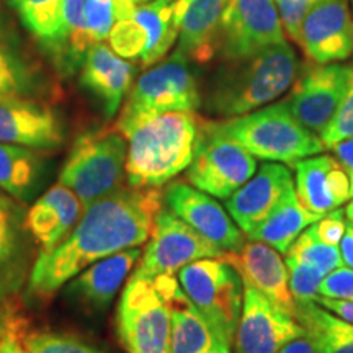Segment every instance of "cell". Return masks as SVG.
Listing matches in <instances>:
<instances>
[{
	"label": "cell",
	"instance_id": "cell-48",
	"mask_svg": "<svg viewBox=\"0 0 353 353\" xmlns=\"http://www.w3.org/2000/svg\"><path fill=\"white\" fill-rule=\"evenodd\" d=\"M347 221H348V224H350L352 229H353V218H347Z\"/></svg>",
	"mask_w": 353,
	"mask_h": 353
},
{
	"label": "cell",
	"instance_id": "cell-33",
	"mask_svg": "<svg viewBox=\"0 0 353 353\" xmlns=\"http://www.w3.org/2000/svg\"><path fill=\"white\" fill-rule=\"evenodd\" d=\"M30 353H103L76 335L61 332H34L25 337Z\"/></svg>",
	"mask_w": 353,
	"mask_h": 353
},
{
	"label": "cell",
	"instance_id": "cell-39",
	"mask_svg": "<svg viewBox=\"0 0 353 353\" xmlns=\"http://www.w3.org/2000/svg\"><path fill=\"white\" fill-rule=\"evenodd\" d=\"M314 301L321 304L322 307H325L327 311L334 312L335 316L342 317L347 322L353 324V301H345V299H332V298H324L317 296Z\"/></svg>",
	"mask_w": 353,
	"mask_h": 353
},
{
	"label": "cell",
	"instance_id": "cell-34",
	"mask_svg": "<svg viewBox=\"0 0 353 353\" xmlns=\"http://www.w3.org/2000/svg\"><path fill=\"white\" fill-rule=\"evenodd\" d=\"M285 263L286 268H288L290 291L293 294L294 301H314L319 296V286L325 273L314 267V265L298 262V260L290 257H286Z\"/></svg>",
	"mask_w": 353,
	"mask_h": 353
},
{
	"label": "cell",
	"instance_id": "cell-28",
	"mask_svg": "<svg viewBox=\"0 0 353 353\" xmlns=\"http://www.w3.org/2000/svg\"><path fill=\"white\" fill-rule=\"evenodd\" d=\"M321 218L322 216L311 213L299 201L293 185L285 193V196L281 198V201L275 206V210L247 237L252 241L265 242L280 254L286 255L291 244L298 239L299 234Z\"/></svg>",
	"mask_w": 353,
	"mask_h": 353
},
{
	"label": "cell",
	"instance_id": "cell-46",
	"mask_svg": "<svg viewBox=\"0 0 353 353\" xmlns=\"http://www.w3.org/2000/svg\"><path fill=\"white\" fill-rule=\"evenodd\" d=\"M125 2L131 3V6H139V3H145V2H151V0H125Z\"/></svg>",
	"mask_w": 353,
	"mask_h": 353
},
{
	"label": "cell",
	"instance_id": "cell-21",
	"mask_svg": "<svg viewBox=\"0 0 353 353\" xmlns=\"http://www.w3.org/2000/svg\"><path fill=\"white\" fill-rule=\"evenodd\" d=\"M221 259L231 263L242 280L249 281L272 303L293 317L296 316V301L288 283V268L278 250L265 242L245 241L241 249L223 252Z\"/></svg>",
	"mask_w": 353,
	"mask_h": 353
},
{
	"label": "cell",
	"instance_id": "cell-27",
	"mask_svg": "<svg viewBox=\"0 0 353 353\" xmlns=\"http://www.w3.org/2000/svg\"><path fill=\"white\" fill-rule=\"evenodd\" d=\"M46 159L37 149L0 143V192L26 203L41 190Z\"/></svg>",
	"mask_w": 353,
	"mask_h": 353
},
{
	"label": "cell",
	"instance_id": "cell-42",
	"mask_svg": "<svg viewBox=\"0 0 353 353\" xmlns=\"http://www.w3.org/2000/svg\"><path fill=\"white\" fill-rule=\"evenodd\" d=\"M341 255L343 263H345L348 268H353V229L350 224H348V221L345 234H343L341 241Z\"/></svg>",
	"mask_w": 353,
	"mask_h": 353
},
{
	"label": "cell",
	"instance_id": "cell-47",
	"mask_svg": "<svg viewBox=\"0 0 353 353\" xmlns=\"http://www.w3.org/2000/svg\"><path fill=\"white\" fill-rule=\"evenodd\" d=\"M348 179H350V196L353 198V170L348 172Z\"/></svg>",
	"mask_w": 353,
	"mask_h": 353
},
{
	"label": "cell",
	"instance_id": "cell-14",
	"mask_svg": "<svg viewBox=\"0 0 353 353\" xmlns=\"http://www.w3.org/2000/svg\"><path fill=\"white\" fill-rule=\"evenodd\" d=\"M244 298L234 339V353H276L294 339L304 337L301 324L263 293L242 280Z\"/></svg>",
	"mask_w": 353,
	"mask_h": 353
},
{
	"label": "cell",
	"instance_id": "cell-26",
	"mask_svg": "<svg viewBox=\"0 0 353 353\" xmlns=\"http://www.w3.org/2000/svg\"><path fill=\"white\" fill-rule=\"evenodd\" d=\"M82 213L83 205L76 193L57 183L26 211L25 224L39 252L48 254L72 232Z\"/></svg>",
	"mask_w": 353,
	"mask_h": 353
},
{
	"label": "cell",
	"instance_id": "cell-4",
	"mask_svg": "<svg viewBox=\"0 0 353 353\" xmlns=\"http://www.w3.org/2000/svg\"><path fill=\"white\" fill-rule=\"evenodd\" d=\"M213 126L262 161L294 165L325 149L319 136L304 128L283 101L226 121H213Z\"/></svg>",
	"mask_w": 353,
	"mask_h": 353
},
{
	"label": "cell",
	"instance_id": "cell-45",
	"mask_svg": "<svg viewBox=\"0 0 353 353\" xmlns=\"http://www.w3.org/2000/svg\"><path fill=\"white\" fill-rule=\"evenodd\" d=\"M345 214H347V218H353V198L348 201V205L345 208Z\"/></svg>",
	"mask_w": 353,
	"mask_h": 353
},
{
	"label": "cell",
	"instance_id": "cell-50",
	"mask_svg": "<svg viewBox=\"0 0 353 353\" xmlns=\"http://www.w3.org/2000/svg\"><path fill=\"white\" fill-rule=\"evenodd\" d=\"M352 7H353V0H352Z\"/></svg>",
	"mask_w": 353,
	"mask_h": 353
},
{
	"label": "cell",
	"instance_id": "cell-15",
	"mask_svg": "<svg viewBox=\"0 0 353 353\" xmlns=\"http://www.w3.org/2000/svg\"><path fill=\"white\" fill-rule=\"evenodd\" d=\"M298 46L312 64L342 63L353 56L350 0H317L304 17Z\"/></svg>",
	"mask_w": 353,
	"mask_h": 353
},
{
	"label": "cell",
	"instance_id": "cell-22",
	"mask_svg": "<svg viewBox=\"0 0 353 353\" xmlns=\"http://www.w3.org/2000/svg\"><path fill=\"white\" fill-rule=\"evenodd\" d=\"M26 211L0 192V298L19 293L32 273V241L25 224Z\"/></svg>",
	"mask_w": 353,
	"mask_h": 353
},
{
	"label": "cell",
	"instance_id": "cell-19",
	"mask_svg": "<svg viewBox=\"0 0 353 353\" xmlns=\"http://www.w3.org/2000/svg\"><path fill=\"white\" fill-rule=\"evenodd\" d=\"M229 0H175L174 20L179 26L175 52L190 63L205 65L219 54L223 13Z\"/></svg>",
	"mask_w": 353,
	"mask_h": 353
},
{
	"label": "cell",
	"instance_id": "cell-41",
	"mask_svg": "<svg viewBox=\"0 0 353 353\" xmlns=\"http://www.w3.org/2000/svg\"><path fill=\"white\" fill-rule=\"evenodd\" d=\"M335 154V159H337L339 162H341V165L345 169V172L353 170V138H348V139H343L341 143L334 144L332 148H330Z\"/></svg>",
	"mask_w": 353,
	"mask_h": 353
},
{
	"label": "cell",
	"instance_id": "cell-35",
	"mask_svg": "<svg viewBox=\"0 0 353 353\" xmlns=\"http://www.w3.org/2000/svg\"><path fill=\"white\" fill-rule=\"evenodd\" d=\"M319 138L327 149L343 139L353 138V77L337 113Z\"/></svg>",
	"mask_w": 353,
	"mask_h": 353
},
{
	"label": "cell",
	"instance_id": "cell-30",
	"mask_svg": "<svg viewBox=\"0 0 353 353\" xmlns=\"http://www.w3.org/2000/svg\"><path fill=\"white\" fill-rule=\"evenodd\" d=\"M10 6L25 28L46 50L59 28L64 0H10Z\"/></svg>",
	"mask_w": 353,
	"mask_h": 353
},
{
	"label": "cell",
	"instance_id": "cell-18",
	"mask_svg": "<svg viewBox=\"0 0 353 353\" xmlns=\"http://www.w3.org/2000/svg\"><path fill=\"white\" fill-rule=\"evenodd\" d=\"M64 141L54 110L26 95H0V143L54 151Z\"/></svg>",
	"mask_w": 353,
	"mask_h": 353
},
{
	"label": "cell",
	"instance_id": "cell-3",
	"mask_svg": "<svg viewBox=\"0 0 353 353\" xmlns=\"http://www.w3.org/2000/svg\"><path fill=\"white\" fill-rule=\"evenodd\" d=\"M201 120L193 112L149 118L126 136V182L159 188L188 169L195 157Z\"/></svg>",
	"mask_w": 353,
	"mask_h": 353
},
{
	"label": "cell",
	"instance_id": "cell-20",
	"mask_svg": "<svg viewBox=\"0 0 353 353\" xmlns=\"http://www.w3.org/2000/svg\"><path fill=\"white\" fill-rule=\"evenodd\" d=\"M293 174L281 162H267L226 200V210L245 236L255 231L293 187Z\"/></svg>",
	"mask_w": 353,
	"mask_h": 353
},
{
	"label": "cell",
	"instance_id": "cell-40",
	"mask_svg": "<svg viewBox=\"0 0 353 353\" xmlns=\"http://www.w3.org/2000/svg\"><path fill=\"white\" fill-rule=\"evenodd\" d=\"M0 353H30L25 347V339L21 341L15 325L0 339Z\"/></svg>",
	"mask_w": 353,
	"mask_h": 353
},
{
	"label": "cell",
	"instance_id": "cell-12",
	"mask_svg": "<svg viewBox=\"0 0 353 353\" xmlns=\"http://www.w3.org/2000/svg\"><path fill=\"white\" fill-rule=\"evenodd\" d=\"M353 64H314L293 83L283 103L304 128L321 136L350 87Z\"/></svg>",
	"mask_w": 353,
	"mask_h": 353
},
{
	"label": "cell",
	"instance_id": "cell-17",
	"mask_svg": "<svg viewBox=\"0 0 353 353\" xmlns=\"http://www.w3.org/2000/svg\"><path fill=\"white\" fill-rule=\"evenodd\" d=\"M170 307V353H234V345L190 301L179 278H151Z\"/></svg>",
	"mask_w": 353,
	"mask_h": 353
},
{
	"label": "cell",
	"instance_id": "cell-2",
	"mask_svg": "<svg viewBox=\"0 0 353 353\" xmlns=\"http://www.w3.org/2000/svg\"><path fill=\"white\" fill-rule=\"evenodd\" d=\"M298 54L288 41L241 59H229L216 74L208 97L211 112L236 118L280 99L299 77Z\"/></svg>",
	"mask_w": 353,
	"mask_h": 353
},
{
	"label": "cell",
	"instance_id": "cell-32",
	"mask_svg": "<svg viewBox=\"0 0 353 353\" xmlns=\"http://www.w3.org/2000/svg\"><path fill=\"white\" fill-rule=\"evenodd\" d=\"M286 257L298 260V262L314 265V267L324 272L325 275L343 265L339 247L319 241L309 228L304 229L298 236V239L291 244L288 252H286Z\"/></svg>",
	"mask_w": 353,
	"mask_h": 353
},
{
	"label": "cell",
	"instance_id": "cell-37",
	"mask_svg": "<svg viewBox=\"0 0 353 353\" xmlns=\"http://www.w3.org/2000/svg\"><path fill=\"white\" fill-rule=\"evenodd\" d=\"M309 229H311V232L314 234L319 241L330 245H339L347 229L345 210L335 208L332 211H329V213L322 216L319 221L311 224Z\"/></svg>",
	"mask_w": 353,
	"mask_h": 353
},
{
	"label": "cell",
	"instance_id": "cell-38",
	"mask_svg": "<svg viewBox=\"0 0 353 353\" xmlns=\"http://www.w3.org/2000/svg\"><path fill=\"white\" fill-rule=\"evenodd\" d=\"M319 296L353 301V268L339 267L322 278Z\"/></svg>",
	"mask_w": 353,
	"mask_h": 353
},
{
	"label": "cell",
	"instance_id": "cell-36",
	"mask_svg": "<svg viewBox=\"0 0 353 353\" xmlns=\"http://www.w3.org/2000/svg\"><path fill=\"white\" fill-rule=\"evenodd\" d=\"M273 2L276 6L285 33L288 34L290 39L298 43L299 28H301L304 17L307 15V12L317 0H273Z\"/></svg>",
	"mask_w": 353,
	"mask_h": 353
},
{
	"label": "cell",
	"instance_id": "cell-11",
	"mask_svg": "<svg viewBox=\"0 0 353 353\" xmlns=\"http://www.w3.org/2000/svg\"><path fill=\"white\" fill-rule=\"evenodd\" d=\"M224 250L190 228L185 221L162 206L154 231L145 245L143 260L132 275L154 278L176 275L185 265L201 259L221 257Z\"/></svg>",
	"mask_w": 353,
	"mask_h": 353
},
{
	"label": "cell",
	"instance_id": "cell-25",
	"mask_svg": "<svg viewBox=\"0 0 353 353\" xmlns=\"http://www.w3.org/2000/svg\"><path fill=\"white\" fill-rule=\"evenodd\" d=\"M141 255L139 247H132L92 263L65 283V296L88 311H103L112 304Z\"/></svg>",
	"mask_w": 353,
	"mask_h": 353
},
{
	"label": "cell",
	"instance_id": "cell-10",
	"mask_svg": "<svg viewBox=\"0 0 353 353\" xmlns=\"http://www.w3.org/2000/svg\"><path fill=\"white\" fill-rule=\"evenodd\" d=\"M179 38L174 20V2L151 0L132 8L118 20L108 34L110 48L126 61L152 65L164 59Z\"/></svg>",
	"mask_w": 353,
	"mask_h": 353
},
{
	"label": "cell",
	"instance_id": "cell-6",
	"mask_svg": "<svg viewBox=\"0 0 353 353\" xmlns=\"http://www.w3.org/2000/svg\"><path fill=\"white\" fill-rule=\"evenodd\" d=\"M126 152V138L117 128L85 132L74 143L57 180L76 193L85 210L121 187Z\"/></svg>",
	"mask_w": 353,
	"mask_h": 353
},
{
	"label": "cell",
	"instance_id": "cell-29",
	"mask_svg": "<svg viewBox=\"0 0 353 353\" xmlns=\"http://www.w3.org/2000/svg\"><path fill=\"white\" fill-rule=\"evenodd\" d=\"M296 321L317 353H353V324L316 301L296 303Z\"/></svg>",
	"mask_w": 353,
	"mask_h": 353
},
{
	"label": "cell",
	"instance_id": "cell-16",
	"mask_svg": "<svg viewBox=\"0 0 353 353\" xmlns=\"http://www.w3.org/2000/svg\"><path fill=\"white\" fill-rule=\"evenodd\" d=\"M162 201L167 210L224 252L241 249L245 242V234L237 228L228 210L223 208L214 196L193 185L182 180L169 183L162 193Z\"/></svg>",
	"mask_w": 353,
	"mask_h": 353
},
{
	"label": "cell",
	"instance_id": "cell-8",
	"mask_svg": "<svg viewBox=\"0 0 353 353\" xmlns=\"http://www.w3.org/2000/svg\"><path fill=\"white\" fill-rule=\"evenodd\" d=\"M170 307L151 278L131 275L117 309L118 341L128 353H170Z\"/></svg>",
	"mask_w": 353,
	"mask_h": 353
},
{
	"label": "cell",
	"instance_id": "cell-9",
	"mask_svg": "<svg viewBox=\"0 0 353 353\" xmlns=\"http://www.w3.org/2000/svg\"><path fill=\"white\" fill-rule=\"evenodd\" d=\"M185 172L190 185L228 200L257 172V157L216 131L213 121L201 120L195 157Z\"/></svg>",
	"mask_w": 353,
	"mask_h": 353
},
{
	"label": "cell",
	"instance_id": "cell-23",
	"mask_svg": "<svg viewBox=\"0 0 353 353\" xmlns=\"http://www.w3.org/2000/svg\"><path fill=\"white\" fill-rule=\"evenodd\" d=\"M293 169L296 195L311 213L324 216L352 200L350 179L335 157L316 154L298 161Z\"/></svg>",
	"mask_w": 353,
	"mask_h": 353
},
{
	"label": "cell",
	"instance_id": "cell-49",
	"mask_svg": "<svg viewBox=\"0 0 353 353\" xmlns=\"http://www.w3.org/2000/svg\"><path fill=\"white\" fill-rule=\"evenodd\" d=\"M164 2H169V3H172V2H175V0H164Z\"/></svg>",
	"mask_w": 353,
	"mask_h": 353
},
{
	"label": "cell",
	"instance_id": "cell-43",
	"mask_svg": "<svg viewBox=\"0 0 353 353\" xmlns=\"http://www.w3.org/2000/svg\"><path fill=\"white\" fill-rule=\"evenodd\" d=\"M276 353H317L312 347V343L306 337H299L286 343L283 348H280Z\"/></svg>",
	"mask_w": 353,
	"mask_h": 353
},
{
	"label": "cell",
	"instance_id": "cell-1",
	"mask_svg": "<svg viewBox=\"0 0 353 353\" xmlns=\"http://www.w3.org/2000/svg\"><path fill=\"white\" fill-rule=\"evenodd\" d=\"M162 193L152 187H120L92 203L65 239L33 263L28 291L48 298L92 263L151 239Z\"/></svg>",
	"mask_w": 353,
	"mask_h": 353
},
{
	"label": "cell",
	"instance_id": "cell-44",
	"mask_svg": "<svg viewBox=\"0 0 353 353\" xmlns=\"http://www.w3.org/2000/svg\"><path fill=\"white\" fill-rule=\"evenodd\" d=\"M12 327L13 324L10 321V316H8L3 309H0V339H2Z\"/></svg>",
	"mask_w": 353,
	"mask_h": 353
},
{
	"label": "cell",
	"instance_id": "cell-31",
	"mask_svg": "<svg viewBox=\"0 0 353 353\" xmlns=\"http://www.w3.org/2000/svg\"><path fill=\"white\" fill-rule=\"evenodd\" d=\"M38 79L32 64L13 46L10 39L0 34V95L34 94Z\"/></svg>",
	"mask_w": 353,
	"mask_h": 353
},
{
	"label": "cell",
	"instance_id": "cell-13",
	"mask_svg": "<svg viewBox=\"0 0 353 353\" xmlns=\"http://www.w3.org/2000/svg\"><path fill=\"white\" fill-rule=\"evenodd\" d=\"M283 41L285 30L273 0H229L219 38L224 61L241 59Z\"/></svg>",
	"mask_w": 353,
	"mask_h": 353
},
{
	"label": "cell",
	"instance_id": "cell-24",
	"mask_svg": "<svg viewBox=\"0 0 353 353\" xmlns=\"http://www.w3.org/2000/svg\"><path fill=\"white\" fill-rule=\"evenodd\" d=\"M134 76V65L118 56L105 43H97L83 57L79 81L101 105L105 117L113 118L131 90Z\"/></svg>",
	"mask_w": 353,
	"mask_h": 353
},
{
	"label": "cell",
	"instance_id": "cell-5",
	"mask_svg": "<svg viewBox=\"0 0 353 353\" xmlns=\"http://www.w3.org/2000/svg\"><path fill=\"white\" fill-rule=\"evenodd\" d=\"M201 92L190 61L179 52L148 69L128 92L117 130L130 134L139 123L170 112H195Z\"/></svg>",
	"mask_w": 353,
	"mask_h": 353
},
{
	"label": "cell",
	"instance_id": "cell-7",
	"mask_svg": "<svg viewBox=\"0 0 353 353\" xmlns=\"http://www.w3.org/2000/svg\"><path fill=\"white\" fill-rule=\"evenodd\" d=\"M190 301L234 345L244 298L239 272L221 257L192 262L176 273Z\"/></svg>",
	"mask_w": 353,
	"mask_h": 353
}]
</instances>
